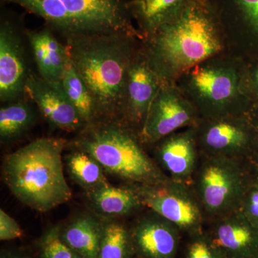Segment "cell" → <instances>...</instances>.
Instances as JSON below:
<instances>
[{
	"label": "cell",
	"mask_w": 258,
	"mask_h": 258,
	"mask_svg": "<svg viewBox=\"0 0 258 258\" xmlns=\"http://www.w3.org/2000/svg\"><path fill=\"white\" fill-rule=\"evenodd\" d=\"M239 210L252 225L258 227V184L245 190Z\"/></svg>",
	"instance_id": "obj_29"
},
{
	"label": "cell",
	"mask_w": 258,
	"mask_h": 258,
	"mask_svg": "<svg viewBox=\"0 0 258 258\" xmlns=\"http://www.w3.org/2000/svg\"><path fill=\"white\" fill-rule=\"evenodd\" d=\"M42 18L64 37L125 33L142 40L128 8V0H2Z\"/></svg>",
	"instance_id": "obj_6"
},
{
	"label": "cell",
	"mask_w": 258,
	"mask_h": 258,
	"mask_svg": "<svg viewBox=\"0 0 258 258\" xmlns=\"http://www.w3.org/2000/svg\"><path fill=\"white\" fill-rule=\"evenodd\" d=\"M66 145L62 139H39L5 157V181L19 201L45 212L71 200L62 160Z\"/></svg>",
	"instance_id": "obj_3"
},
{
	"label": "cell",
	"mask_w": 258,
	"mask_h": 258,
	"mask_svg": "<svg viewBox=\"0 0 258 258\" xmlns=\"http://www.w3.org/2000/svg\"><path fill=\"white\" fill-rule=\"evenodd\" d=\"M195 127L198 149L206 157L235 159L248 150L257 130L246 114L203 118Z\"/></svg>",
	"instance_id": "obj_11"
},
{
	"label": "cell",
	"mask_w": 258,
	"mask_h": 258,
	"mask_svg": "<svg viewBox=\"0 0 258 258\" xmlns=\"http://www.w3.org/2000/svg\"><path fill=\"white\" fill-rule=\"evenodd\" d=\"M66 160L71 177L85 189L91 190L109 183L101 164L87 153L78 149Z\"/></svg>",
	"instance_id": "obj_23"
},
{
	"label": "cell",
	"mask_w": 258,
	"mask_h": 258,
	"mask_svg": "<svg viewBox=\"0 0 258 258\" xmlns=\"http://www.w3.org/2000/svg\"><path fill=\"white\" fill-rule=\"evenodd\" d=\"M25 94L37 105L45 118L57 128L74 132L86 125L64 93L60 81H47L29 73Z\"/></svg>",
	"instance_id": "obj_14"
},
{
	"label": "cell",
	"mask_w": 258,
	"mask_h": 258,
	"mask_svg": "<svg viewBox=\"0 0 258 258\" xmlns=\"http://www.w3.org/2000/svg\"><path fill=\"white\" fill-rule=\"evenodd\" d=\"M244 61L224 52L200 62L176 83L200 119L246 114L252 104L242 84Z\"/></svg>",
	"instance_id": "obj_4"
},
{
	"label": "cell",
	"mask_w": 258,
	"mask_h": 258,
	"mask_svg": "<svg viewBox=\"0 0 258 258\" xmlns=\"http://www.w3.org/2000/svg\"><path fill=\"white\" fill-rule=\"evenodd\" d=\"M49 27L39 30H27L39 76L50 81H60L67 50L52 34Z\"/></svg>",
	"instance_id": "obj_19"
},
{
	"label": "cell",
	"mask_w": 258,
	"mask_h": 258,
	"mask_svg": "<svg viewBox=\"0 0 258 258\" xmlns=\"http://www.w3.org/2000/svg\"><path fill=\"white\" fill-rule=\"evenodd\" d=\"M195 0H128L134 23L142 40L179 18Z\"/></svg>",
	"instance_id": "obj_18"
},
{
	"label": "cell",
	"mask_w": 258,
	"mask_h": 258,
	"mask_svg": "<svg viewBox=\"0 0 258 258\" xmlns=\"http://www.w3.org/2000/svg\"><path fill=\"white\" fill-rule=\"evenodd\" d=\"M88 197L93 208L105 216H124L143 205L134 188L116 187L109 183L88 190Z\"/></svg>",
	"instance_id": "obj_20"
},
{
	"label": "cell",
	"mask_w": 258,
	"mask_h": 258,
	"mask_svg": "<svg viewBox=\"0 0 258 258\" xmlns=\"http://www.w3.org/2000/svg\"><path fill=\"white\" fill-rule=\"evenodd\" d=\"M200 119L176 84H164L151 105L139 138L143 144H157L181 129L195 126Z\"/></svg>",
	"instance_id": "obj_10"
},
{
	"label": "cell",
	"mask_w": 258,
	"mask_h": 258,
	"mask_svg": "<svg viewBox=\"0 0 258 258\" xmlns=\"http://www.w3.org/2000/svg\"><path fill=\"white\" fill-rule=\"evenodd\" d=\"M41 258H82L64 243L58 227L47 230L40 241Z\"/></svg>",
	"instance_id": "obj_26"
},
{
	"label": "cell",
	"mask_w": 258,
	"mask_h": 258,
	"mask_svg": "<svg viewBox=\"0 0 258 258\" xmlns=\"http://www.w3.org/2000/svg\"><path fill=\"white\" fill-rule=\"evenodd\" d=\"M216 18L225 52L244 62L258 61V0H205Z\"/></svg>",
	"instance_id": "obj_8"
},
{
	"label": "cell",
	"mask_w": 258,
	"mask_h": 258,
	"mask_svg": "<svg viewBox=\"0 0 258 258\" xmlns=\"http://www.w3.org/2000/svg\"><path fill=\"white\" fill-rule=\"evenodd\" d=\"M246 115L254 128L258 129V103H252Z\"/></svg>",
	"instance_id": "obj_31"
},
{
	"label": "cell",
	"mask_w": 258,
	"mask_h": 258,
	"mask_svg": "<svg viewBox=\"0 0 258 258\" xmlns=\"http://www.w3.org/2000/svg\"><path fill=\"white\" fill-rule=\"evenodd\" d=\"M74 142L104 171L137 185H154L169 180L144 152L142 142L128 125L118 119L98 120Z\"/></svg>",
	"instance_id": "obj_5"
},
{
	"label": "cell",
	"mask_w": 258,
	"mask_h": 258,
	"mask_svg": "<svg viewBox=\"0 0 258 258\" xmlns=\"http://www.w3.org/2000/svg\"><path fill=\"white\" fill-rule=\"evenodd\" d=\"M257 172H258V166H257Z\"/></svg>",
	"instance_id": "obj_33"
},
{
	"label": "cell",
	"mask_w": 258,
	"mask_h": 258,
	"mask_svg": "<svg viewBox=\"0 0 258 258\" xmlns=\"http://www.w3.org/2000/svg\"><path fill=\"white\" fill-rule=\"evenodd\" d=\"M1 258H27L20 254L12 253V252H4L2 254Z\"/></svg>",
	"instance_id": "obj_32"
},
{
	"label": "cell",
	"mask_w": 258,
	"mask_h": 258,
	"mask_svg": "<svg viewBox=\"0 0 258 258\" xmlns=\"http://www.w3.org/2000/svg\"><path fill=\"white\" fill-rule=\"evenodd\" d=\"M34 113L25 101L11 103L0 109V137L9 141L21 135L31 125Z\"/></svg>",
	"instance_id": "obj_25"
},
{
	"label": "cell",
	"mask_w": 258,
	"mask_h": 258,
	"mask_svg": "<svg viewBox=\"0 0 258 258\" xmlns=\"http://www.w3.org/2000/svg\"><path fill=\"white\" fill-rule=\"evenodd\" d=\"M103 225L90 215L76 219L61 232V238L82 258H98Z\"/></svg>",
	"instance_id": "obj_21"
},
{
	"label": "cell",
	"mask_w": 258,
	"mask_h": 258,
	"mask_svg": "<svg viewBox=\"0 0 258 258\" xmlns=\"http://www.w3.org/2000/svg\"><path fill=\"white\" fill-rule=\"evenodd\" d=\"M242 84L252 103H258V61L244 62Z\"/></svg>",
	"instance_id": "obj_28"
},
{
	"label": "cell",
	"mask_w": 258,
	"mask_h": 258,
	"mask_svg": "<svg viewBox=\"0 0 258 258\" xmlns=\"http://www.w3.org/2000/svg\"><path fill=\"white\" fill-rule=\"evenodd\" d=\"M210 237L227 258H258V227L239 210L220 218Z\"/></svg>",
	"instance_id": "obj_17"
},
{
	"label": "cell",
	"mask_w": 258,
	"mask_h": 258,
	"mask_svg": "<svg viewBox=\"0 0 258 258\" xmlns=\"http://www.w3.org/2000/svg\"><path fill=\"white\" fill-rule=\"evenodd\" d=\"M64 93L76 108L85 124L96 120L94 102L84 81L75 69L67 52L66 64L60 79Z\"/></svg>",
	"instance_id": "obj_22"
},
{
	"label": "cell",
	"mask_w": 258,
	"mask_h": 258,
	"mask_svg": "<svg viewBox=\"0 0 258 258\" xmlns=\"http://www.w3.org/2000/svg\"><path fill=\"white\" fill-rule=\"evenodd\" d=\"M66 38V50L94 102L96 120L121 116L129 68L141 46L139 37L98 33Z\"/></svg>",
	"instance_id": "obj_1"
},
{
	"label": "cell",
	"mask_w": 258,
	"mask_h": 258,
	"mask_svg": "<svg viewBox=\"0 0 258 258\" xmlns=\"http://www.w3.org/2000/svg\"><path fill=\"white\" fill-rule=\"evenodd\" d=\"M23 235L21 227L14 219L3 210H0V240H13Z\"/></svg>",
	"instance_id": "obj_30"
},
{
	"label": "cell",
	"mask_w": 258,
	"mask_h": 258,
	"mask_svg": "<svg viewBox=\"0 0 258 258\" xmlns=\"http://www.w3.org/2000/svg\"><path fill=\"white\" fill-rule=\"evenodd\" d=\"M196 125L178 131L158 142L157 156L171 179L187 184L197 167Z\"/></svg>",
	"instance_id": "obj_15"
},
{
	"label": "cell",
	"mask_w": 258,
	"mask_h": 258,
	"mask_svg": "<svg viewBox=\"0 0 258 258\" xmlns=\"http://www.w3.org/2000/svg\"><path fill=\"white\" fill-rule=\"evenodd\" d=\"M186 246L185 258H227L214 243L210 236L203 232L194 234Z\"/></svg>",
	"instance_id": "obj_27"
},
{
	"label": "cell",
	"mask_w": 258,
	"mask_h": 258,
	"mask_svg": "<svg viewBox=\"0 0 258 258\" xmlns=\"http://www.w3.org/2000/svg\"><path fill=\"white\" fill-rule=\"evenodd\" d=\"M179 228L156 214L146 217L131 232L139 258H175L179 244Z\"/></svg>",
	"instance_id": "obj_16"
},
{
	"label": "cell",
	"mask_w": 258,
	"mask_h": 258,
	"mask_svg": "<svg viewBox=\"0 0 258 258\" xmlns=\"http://www.w3.org/2000/svg\"><path fill=\"white\" fill-rule=\"evenodd\" d=\"M143 205L190 235L203 232V210L187 184L169 179L154 185H136Z\"/></svg>",
	"instance_id": "obj_9"
},
{
	"label": "cell",
	"mask_w": 258,
	"mask_h": 258,
	"mask_svg": "<svg viewBox=\"0 0 258 258\" xmlns=\"http://www.w3.org/2000/svg\"><path fill=\"white\" fill-rule=\"evenodd\" d=\"M3 13L0 23V99L13 102L25 94L29 73L15 20Z\"/></svg>",
	"instance_id": "obj_13"
},
{
	"label": "cell",
	"mask_w": 258,
	"mask_h": 258,
	"mask_svg": "<svg viewBox=\"0 0 258 258\" xmlns=\"http://www.w3.org/2000/svg\"><path fill=\"white\" fill-rule=\"evenodd\" d=\"M245 190L237 159L206 157L198 170L195 189L203 212L221 218L237 211Z\"/></svg>",
	"instance_id": "obj_7"
},
{
	"label": "cell",
	"mask_w": 258,
	"mask_h": 258,
	"mask_svg": "<svg viewBox=\"0 0 258 258\" xmlns=\"http://www.w3.org/2000/svg\"><path fill=\"white\" fill-rule=\"evenodd\" d=\"M142 48L163 84H176L195 66L226 51L221 30L205 0H195L179 18L144 39Z\"/></svg>",
	"instance_id": "obj_2"
},
{
	"label": "cell",
	"mask_w": 258,
	"mask_h": 258,
	"mask_svg": "<svg viewBox=\"0 0 258 258\" xmlns=\"http://www.w3.org/2000/svg\"><path fill=\"white\" fill-rule=\"evenodd\" d=\"M163 85L144 52L142 40V46L129 68L120 116L125 124L138 127V134L154 98Z\"/></svg>",
	"instance_id": "obj_12"
},
{
	"label": "cell",
	"mask_w": 258,
	"mask_h": 258,
	"mask_svg": "<svg viewBox=\"0 0 258 258\" xmlns=\"http://www.w3.org/2000/svg\"><path fill=\"white\" fill-rule=\"evenodd\" d=\"M135 252L131 232L118 222L103 225L98 258H132Z\"/></svg>",
	"instance_id": "obj_24"
}]
</instances>
